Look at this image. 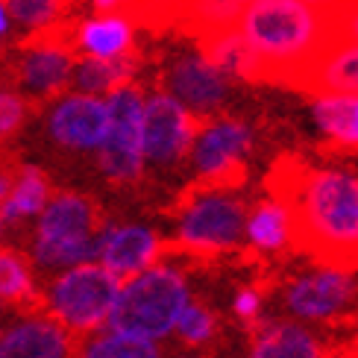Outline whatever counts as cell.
I'll return each instance as SVG.
<instances>
[{
    "mask_svg": "<svg viewBox=\"0 0 358 358\" xmlns=\"http://www.w3.org/2000/svg\"><path fill=\"white\" fill-rule=\"evenodd\" d=\"M267 191L291 212L294 250L320 267L358 271V173L282 156L267 173Z\"/></svg>",
    "mask_w": 358,
    "mask_h": 358,
    "instance_id": "obj_1",
    "label": "cell"
},
{
    "mask_svg": "<svg viewBox=\"0 0 358 358\" xmlns=\"http://www.w3.org/2000/svg\"><path fill=\"white\" fill-rule=\"evenodd\" d=\"M238 33L259 62V83L294 88L311 62L335 48L329 6L306 0H252L244 6Z\"/></svg>",
    "mask_w": 358,
    "mask_h": 358,
    "instance_id": "obj_2",
    "label": "cell"
},
{
    "mask_svg": "<svg viewBox=\"0 0 358 358\" xmlns=\"http://www.w3.org/2000/svg\"><path fill=\"white\" fill-rule=\"evenodd\" d=\"M191 288L185 273L173 264L159 262L150 271L127 279L115 300L106 329L159 344L176 335L179 317L191 306Z\"/></svg>",
    "mask_w": 358,
    "mask_h": 358,
    "instance_id": "obj_3",
    "label": "cell"
},
{
    "mask_svg": "<svg viewBox=\"0 0 358 358\" xmlns=\"http://www.w3.org/2000/svg\"><path fill=\"white\" fill-rule=\"evenodd\" d=\"M103 229L94 200L77 191H59L41 212L29 238V262L44 273L97 262V238Z\"/></svg>",
    "mask_w": 358,
    "mask_h": 358,
    "instance_id": "obj_4",
    "label": "cell"
},
{
    "mask_svg": "<svg viewBox=\"0 0 358 358\" xmlns=\"http://www.w3.org/2000/svg\"><path fill=\"white\" fill-rule=\"evenodd\" d=\"M121 279H115L106 267L97 262L80 264L50 276L41 291L44 311L65 326L71 335H94L106 329L115 300L121 294Z\"/></svg>",
    "mask_w": 358,
    "mask_h": 358,
    "instance_id": "obj_5",
    "label": "cell"
},
{
    "mask_svg": "<svg viewBox=\"0 0 358 358\" xmlns=\"http://www.w3.org/2000/svg\"><path fill=\"white\" fill-rule=\"evenodd\" d=\"M247 206L232 191L194 185L176 208L173 241L179 250L215 256L235 250L247 238Z\"/></svg>",
    "mask_w": 358,
    "mask_h": 358,
    "instance_id": "obj_6",
    "label": "cell"
},
{
    "mask_svg": "<svg viewBox=\"0 0 358 358\" xmlns=\"http://www.w3.org/2000/svg\"><path fill=\"white\" fill-rule=\"evenodd\" d=\"M109 136L97 153V171L112 185H132L144 176V100L136 83L117 88L109 97Z\"/></svg>",
    "mask_w": 358,
    "mask_h": 358,
    "instance_id": "obj_7",
    "label": "cell"
},
{
    "mask_svg": "<svg viewBox=\"0 0 358 358\" xmlns=\"http://www.w3.org/2000/svg\"><path fill=\"white\" fill-rule=\"evenodd\" d=\"M71 29L73 27L68 24L53 29V33L24 38L12 68V85L29 103H53L56 97L71 92L73 65H77Z\"/></svg>",
    "mask_w": 358,
    "mask_h": 358,
    "instance_id": "obj_8",
    "label": "cell"
},
{
    "mask_svg": "<svg viewBox=\"0 0 358 358\" xmlns=\"http://www.w3.org/2000/svg\"><path fill=\"white\" fill-rule=\"evenodd\" d=\"M252 147V129L238 117H212L203 121L191 150V171L197 185L235 191L247 179L244 159Z\"/></svg>",
    "mask_w": 358,
    "mask_h": 358,
    "instance_id": "obj_9",
    "label": "cell"
},
{
    "mask_svg": "<svg viewBox=\"0 0 358 358\" xmlns=\"http://www.w3.org/2000/svg\"><path fill=\"white\" fill-rule=\"evenodd\" d=\"M109 100L80 92L56 97L44 109V136L65 153H100L109 136Z\"/></svg>",
    "mask_w": 358,
    "mask_h": 358,
    "instance_id": "obj_10",
    "label": "cell"
},
{
    "mask_svg": "<svg viewBox=\"0 0 358 358\" xmlns=\"http://www.w3.org/2000/svg\"><path fill=\"white\" fill-rule=\"evenodd\" d=\"M203 121L165 92L144 100V159L150 168H176L191 159Z\"/></svg>",
    "mask_w": 358,
    "mask_h": 358,
    "instance_id": "obj_11",
    "label": "cell"
},
{
    "mask_svg": "<svg viewBox=\"0 0 358 358\" xmlns=\"http://www.w3.org/2000/svg\"><path fill=\"white\" fill-rule=\"evenodd\" d=\"M162 92L179 100L200 121H212L229 97V77L197 50L176 53L162 71Z\"/></svg>",
    "mask_w": 358,
    "mask_h": 358,
    "instance_id": "obj_12",
    "label": "cell"
},
{
    "mask_svg": "<svg viewBox=\"0 0 358 358\" xmlns=\"http://www.w3.org/2000/svg\"><path fill=\"white\" fill-rule=\"evenodd\" d=\"M162 252H165V241L147 223L106 220L97 238V264L121 282L156 267Z\"/></svg>",
    "mask_w": 358,
    "mask_h": 358,
    "instance_id": "obj_13",
    "label": "cell"
},
{
    "mask_svg": "<svg viewBox=\"0 0 358 358\" xmlns=\"http://www.w3.org/2000/svg\"><path fill=\"white\" fill-rule=\"evenodd\" d=\"M358 296V279L347 271L320 267L315 273L296 276L285 288V308L303 320H329L341 315Z\"/></svg>",
    "mask_w": 358,
    "mask_h": 358,
    "instance_id": "obj_14",
    "label": "cell"
},
{
    "mask_svg": "<svg viewBox=\"0 0 358 358\" xmlns=\"http://www.w3.org/2000/svg\"><path fill=\"white\" fill-rule=\"evenodd\" d=\"M0 358H77V341L48 311H29L3 326Z\"/></svg>",
    "mask_w": 358,
    "mask_h": 358,
    "instance_id": "obj_15",
    "label": "cell"
},
{
    "mask_svg": "<svg viewBox=\"0 0 358 358\" xmlns=\"http://www.w3.org/2000/svg\"><path fill=\"white\" fill-rule=\"evenodd\" d=\"M294 88L317 97H358V44H335L320 53Z\"/></svg>",
    "mask_w": 358,
    "mask_h": 358,
    "instance_id": "obj_16",
    "label": "cell"
},
{
    "mask_svg": "<svg viewBox=\"0 0 358 358\" xmlns=\"http://www.w3.org/2000/svg\"><path fill=\"white\" fill-rule=\"evenodd\" d=\"M71 44L88 59H129L136 56V21L127 15H92L71 29Z\"/></svg>",
    "mask_w": 358,
    "mask_h": 358,
    "instance_id": "obj_17",
    "label": "cell"
},
{
    "mask_svg": "<svg viewBox=\"0 0 358 358\" xmlns=\"http://www.w3.org/2000/svg\"><path fill=\"white\" fill-rule=\"evenodd\" d=\"M53 200L50 176L38 165H21L15 171V185L9 191V200L0 208L6 227H21L27 220H38L41 212Z\"/></svg>",
    "mask_w": 358,
    "mask_h": 358,
    "instance_id": "obj_18",
    "label": "cell"
},
{
    "mask_svg": "<svg viewBox=\"0 0 358 358\" xmlns=\"http://www.w3.org/2000/svg\"><path fill=\"white\" fill-rule=\"evenodd\" d=\"M136 65L138 56L129 59H88L80 56L73 65V77H71V92L80 94H92V97H109L117 88H124L136 77Z\"/></svg>",
    "mask_w": 358,
    "mask_h": 358,
    "instance_id": "obj_19",
    "label": "cell"
},
{
    "mask_svg": "<svg viewBox=\"0 0 358 358\" xmlns=\"http://www.w3.org/2000/svg\"><path fill=\"white\" fill-rule=\"evenodd\" d=\"M250 358H326L317 335L296 323H264Z\"/></svg>",
    "mask_w": 358,
    "mask_h": 358,
    "instance_id": "obj_20",
    "label": "cell"
},
{
    "mask_svg": "<svg viewBox=\"0 0 358 358\" xmlns=\"http://www.w3.org/2000/svg\"><path fill=\"white\" fill-rule=\"evenodd\" d=\"M247 244L256 252H279L294 247L291 212L273 197L256 203L247 217Z\"/></svg>",
    "mask_w": 358,
    "mask_h": 358,
    "instance_id": "obj_21",
    "label": "cell"
},
{
    "mask_svg": "<svg viewBox=\"0 0 358 358\" xmlns=\"http://www.w3.org/2000/svg\"><path fill=\"white\" fill-rule=\"evenodd\" d=\"M197 48H200V53L208 59V62L217 65L227 77L259 83V62H256V56H252L250 44L244 41V36L238 33V27L197 41Z\"/></svg>",
    "mask_w": 358,
    "mask_h": 358,
    "instance_id": "obj_22",
    "label": "cell"
},
{
    "mask_svg": "<svg viewBox=\"0 0 358 358\" xmlns=\"http://www.w3.org/2000/svg\"><path fill=\"white\" fill-rule=\"evenodd\" d=\"M15 27L29 36H41V33H53L59 27L71 24V9L77 0H3Z\"/></svg>",
    "mask_w": 358,
    "mask_h": 358,
    "instance_id": "obj_23",
    "label": "cell"
},
{
    "mask_svg": "<svg viewBox=\"0 0 358 358\" xmlns=\"http://www.w3.org/2000/svg\"><path fill=\"white\" fill-rule=\"evenodd\" d=\"M311 115L335 144L358 147V97H317L311 103Z\"/></svg>",
    "mask_w": 358,
    "mask_h": 358,
    "instance_id": "obj_24",
    "label": "cell"
},
{
    "mask_svg": "<svg viewBox=\"0 0 358 358\" xmlns=\"http://www.w3.org/2000/svg\"><path fill=\"white\" fill-rule=\"evenodd\" d=\"M36 267L29 256L0 247V306H29L36 303Z\"/></svg>",
    "mask_w": 358,
    "mask_h": 358,
    "instance_id": "obj_25",
    "label": "cell"
},
{
    "mask_svg": "<svg viewBox=\"0 0 358 358\" xmlns=\"http://www.w3.org/2000/svg\"><path fill=\"white\" fill-rule=\"evenodd\" d=\"M77 358H165V352H162L159 344H150V341L100 329L83 338V344H77Z\"/></svg>",
    "mask_w": 358,
    "mask_h": 358,
    "instance_id": "obj_26",
    "label": "cell"
},
{
    "mask_svg": "<svg viewBox=\"0 0 358 358\" xmlns=\"http://www.w3.org/2000/svg\"><path fill=\"white\" fill-rule=\"evenodd\" d=\"M29 115H33V103L12 83H0V144H6L18 136L27 127Z\"/></svg>",
    "mask_w": 358,
    "mask_h": 358,
    "instance_id": "obj_27",
    "label": "cell"
},
{
    "mask_svg": "<svg viewBox=\"0 0 358 358\" xmlns=\"http://www.w3.org/2000/svg\"><path fill=\"white\" fill-rule=\"evenodd\" d=\"M217 332V320L212 315V308H206L203 303H191L185 308V315L179 317V326H176V338L182 347H206L208 341L215 338Z\"/></svg>",
    "mask_w": 358,
    "mask_h": 358,
    "instance_id": "obj_28",
    "label": "cell"
},
{
    "mask_svg": "<svg viewBox=\"0 0 358 358\" xmlns=\"http://www.w3.org/2000/svg\"><path fill=\"white\" fill-rule=\"evenodd\" d=\"M335 44H358V0H326Z\"/></svg>",
    "mask_w": 358,
    "mask_h": 358,
    "instance_id": "obj_29",
    "label": "cell"
},
{
    "mask_svg": "<svg viewBox=\"0 0 358 358\" xmlns=\"http://www.w3.org/2000/svg\"><path fill=\"white\" fill-rule=\"evenodd\" d=\"M232 308H235V315L241 317L244 323H252L259 317V311H262V294L256 288H241L235 294Z\"/></svg>",
    "mask_w": 358,
    "mask_h": 358,
    "instance_id": "obj_30",
    "label": "cell"
},
{
    "mask_svg": "<svg viewBox=\"0 0 358 358\" xmlns=\"http://www.w3.org/2000/svg\"><path fill=\"white\" fill-rule=\"evenodd\" d=\"M94 9V15H127L132 0H85Z\"/></svg>",
    "mask_w": 358,
    "mask_h": 358,
    "instance_id": "obj_31",
    "label": "cell"
},
{
    "mask_svg": "<svg viewBox=\"0 0 358 358\" xmlns=\"http://www.w3.org/2000/svg\"><path fill=\"white\" fill-rule=\"evenodd\" d=\"M15 21H12V15H9V9H6V3L3 0H0V48H3V44L15 36Z\"/></svg>",
    "mask_w": 358,
    "mask_h": 358,
    "instance_id": "obj_32",
    "label": "cell"
},
{
    "mask_svg": "<svg viewBox=\"0 0 358 358\" xmlns=\"http://www.w3.org/2000/svg\"><path fill=\"white\" fill-rule=\"evenodd\" d=\"M12 185H15V171L12 168H0V208H3V203L9 200Z\"/></svg>",
    "mask_w": 358,
    "mask_h": 358,
    "instance_id": "obj_33",
    "label": "cell"
},
{
    "mask_svg": "<svg viewBox=\"0 0 358 358\" xmlns=\"http://www.w3.org/2000/svg\"><path fill=\"white\" fill-rule=\"evenodd\" d=\"M9 227H6V220H3V215H0V241H3V232H6Z\"/></svg>",
    "mask_w": 358,
    "mask_h": 358,
    "instance_id": "obj_34",
    "label": "cell"
},
{
    "mask_svg": "<svg viewBox=\"0 0 358 358\" xmlns=\"http://www.w3.org/2000/svg\"><path fill=\"white\" fill-rule=\"evenodd\" d=\"M306 3H311V6H323L326 0H306Z\"/></svg>",
    "mask_w": 358,
    "mask_h": 358,
    "instance_id": "obj_35",
    "label": "cell"
},
{
    "mask_svg": "<svg viewBox=\"0 0 358 358\" xmlns=\"http://www.w3.org/2000/svg\"><path fill=\"white\" fill-rule=\"evenodd\" d=\"M179 358H203V355H179Z\"/></svg>",
    "mask_w": 358,
    "mask_h": 358,
    "instance_id": "obj_36",
    "label": "cell"
},
{
    "mask_svg": "<svg viewBox=\"0 0 358 358\" xmlns=\"http://www.w3.org/2000/svg\"><path fill=\"white\" fill-rule=\"evenodd\" d=\"M238 3H244V6H247V3H252V0H238Z\"/></svg>",
    "mask_w": 358,
    "mask_h": 358,
    "instance_id": "obj_37",
    "label": "cell"
},
{
    "mask_svg": "<svg viewBox=\"0 0 358 358\" xmlns=\"http://www.w3.org/2000/svg\"><path fill=\"white\" fill-rule=\"evenodd\" d=\"M347 358H352V355H347Z\"/></svg>",
    "mask_w": 358,
    "mask_h": 358,
    "instance_id": "obj_38",
    "label": "cell"
}]
</instances>
